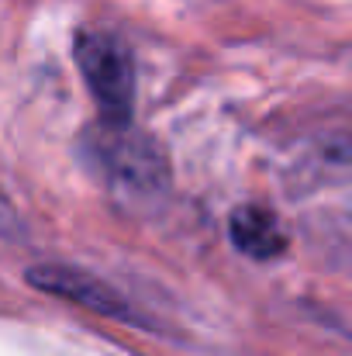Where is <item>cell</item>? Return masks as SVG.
Segmentation results:
<instances>
[{
  "mask_svg": "<svg viewBox=\"0 0 352 356\" xmlns=\"http://www.w3.org/2000/svg\"><path fill=\"white\" fill-rule=\"evenodd\" d=\"M76 63L108 124H128L135 101V66L128 45L111 31H83L76 38Z\"/></svg>",
  "mask_w": 352,
  "mask_h": 356,
  "instance_id": "6da1fadb",
  "label": "cell"
},
{
  "mask_svg": "<svg viewBox=\"0 0 352 356\" xmlns=\"http://www.w3.org/2000/svg\"><path fill=\"white\" fill-rule=\"evenodd\" d=\"M31 284L52 294H62L83 308H94L101 315H115V318H128V308L117 301L115 291H108L101 280L80 273V270H62V266H38L31 273Z\"/></svg>",
  "mask_w": 352,
  "mask_h": 356,
  "instance_id": "7a4b0ae2",
  "label": "cell"
},
{
  "mask_svg": "<svg viewBox=\"0 0 352 356\" xmlns=\"http://www.w3.org/2000/svg\"><path fill=\"white\" fill-rule=\"evenodd\" d=\"M232 242L252 259H273L287 249V232L273 211L245 204L232 215Z\"/></svg>",
  "mask_w": 352,
  "mask_h": 356,
  "instance_id": "3957f363",
  "label": "cell"
}]
</instances>
